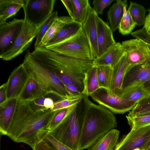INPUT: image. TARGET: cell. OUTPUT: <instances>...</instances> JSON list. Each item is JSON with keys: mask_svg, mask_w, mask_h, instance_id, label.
Segmentation results:
<instances>
[{"mask_svg": "<svg viewBox=\"0 0 150 150\" xmlns=\"http://www.w3.org/2000/svg\"><path fill=\"white\" fill-rule=\"evenodd\" d=\"M54 113L50 109L35 111L28 102L18 99L6 135L14 142L26 144L33 149L49 132L47 126Z\"/></svg>", "mask_w": 150, "mask_h": 150, "instance_id": "6da1fadb", "label": "cell"}, {"mask_svg": "<svg viewBox=\"0 0 150 150\" xmlns=\"http://www.w3.org/2000/svg\"><path fill=\"white\" fill-rule=\"evenodd\" d=\"M34 52L65 86L73 85L83 94L85 74L94 66L93 60L60 53L45 47H35Z\"/></svg>", "mask_w": 150, "mask_h": 150, "instance_id": "7a4b0ae2", "label": "cell"}, {"mask_svg": "<svg viewBox=\"0 0 150 150\" xmlns=\"http://www.w3.org/2000/svg\"><path fill=\"white\" fill-rule=\"evenodd\" d=\"M88 106L81 131L79 150L88 149L98 139L117 127L116 118L106 107L88 99Z\"/></svg>", "mask_w": 150, "mask_h": 150, "instance_id": "3957f363", "label": "cell"}, {"mask_svg": "<svg viewBox=\"0 0 150 150\" xmlns=\"http://www.w3.org/2000/svg\"><path fill=\"white\" fill-rule=\"evenodd\" d=\"M88 97L83 94L80 101L71 106L61 121L49 132L56 139L73 150H79L81 129L87 108Z\"/></svg>", "mask_w": 150, "mask_h": 150, "instance_id": "277c9868", "label": "cell"}, {"mask_svg": "<svg viewBox=\"0 0 150 150\" xmlns=\"http://www.w3.org/2000/svg\"><path fill=\"white\" fill-rule=\"evenodd\" d=\"M23 63L30 76L50 93L64 99L80 97L72 95L57 75L40 62L32 52L27 51Z\"/></svg>", "mask_w": 150, "mask_h": 150, "instance_id": "5b68a950", "label": "cell"}, {"mask_svg": "<svg viewBox=\"0 0 150 150\" xmlns=\"http://www.w3.org/2000/svg\"><path fill=\"white\" fill-rule=\"evenodd\" d=\"M45 47L60 53L93 60L89 42L82 27L73 37L62 42Z\"/></svg>", "mask_w": 150, "mask_h": 150, "instance_id": "8992f818", "label": "cell"}, {"mask_svg": "<svg viewBox=\"0 0 150 150\" xmlns=\"http://www.w3.org/2000/svg\"><path fill=\"white\" fill-rule=\"evenodd\" d=\"M56 0H24V19L40 27L53 12Z\"/></svg>", "mask_w": 150, "mask_h": 150, "instance_id": "52a82bcc", "label": "cell"}, {"mask_svg": "<svg viewBox=\"0 0 150 150\" xmlns=\"http://www.w3.org/2000/svg\"><path fill=\"white\" fill-rule=\"evenodd\" d=\"M89 96L99 104L115 114H123L132 110L138 103L115 95L104 88H99Z\"/></svg>", "mask_w": 150, "mask_h": 150, "instance_id": "ba28073f", "label": "cell"}, {"mask_svg": "<svg viewBox=\"0 0 150 150\" xmlns=\"http://www.w3.org/2000/svg\"><path fill=\"white\" fill-rule=\"evenodd\" d=\"M22 27L11 47L0 56L3 60H10L22 53L30 45L33 40L36 37L40 27L30 24L26 20Z\"/></svg>", "mask_w": 150, "mask_h": 150, "instance_id": "9c48e42d", "label": "cell"}, {"mask_svg": "<svg viewBox=\"0 0 150 150\" xmlns=\"http://www.w3.org/2000/svg\"><path fill=\"white\" fill-rule=\"evenodd\" d=\"M121 44L129 64L127 69L150 60L149 48L142 40L132 39L124 41Z\"/></svg>", "mask_w": 150, "mask_h": 150, "instance_id": "30bf717a", "label": "cell"}, {"mask_svg": "<svg viewBox=\"0 0 150 150\" xmlns=\"http://www.w3.org/2000/svg\"><path fill=\"white\" fill-rule=\"evenodd\" d=\"M30 77L28 72L23 63L13 70L5 83L7 100L19 98Z\"/></svg>", "mask_w": 150, "mask_h": 150, "instance_id": "8fae6325", "label": "cell"}, {"mask_svg": "<svg viewBox=\"0 0 150 150\" xmlns=\"http://www.w3.org/2000/svg\"><path fill=\"white\" fill-rule=\"evenodd\" d=\"M24 22V19L14 18L10 21L0 24V56L11 47Z\"/></svg>", "mask_w": 150, "mask_h": 150, "instance_id": "7c38bea8", "label": "cell"}, {"mask_svg": "<svg viewBox=\"0 0 150 150\" xmlns=\"http://www.w3.org/2000/svg\"><path fill=\"white\" fill-rule=\"evenodd\" d=\"M149 79L150 60L127 69L122 83V91L134 86L142 85Z\"/></svg>", "mask_w": 150, "mask_h": 150, "instance_id": "4fadbf2b", "label": "cell"}, {"mask_svg": "<svg viewBox=\"0 0 150 150\" xmlns=\"http://www.w3.org/2000/svg\"><path fill=\"white\" fill-rule=\"evenodd\" d=\"M150 138V125L130 131L117 144L114 150H133L140 148Z\"/></svg>", "mask_w": 150, "mask_h": 150, "instance_id": "5bb4252c", "label": "cell"}, {"mask_svg": "<svg viewBox=\"0 0 150 150\" xmlns=\"http://www.w3.org/2000/svg\"><path fill=\"white\" fill-rule=\"evenodd\" d=\"M96 24L98 58L116 42L114 39L113 31L111 27L98 15L96 16Z\"/></svg>", "mask_w": 150, "mask_h": 150, "instance_id": "9a60e30c", "label": "cell"}, {"mask_svg": "<svg viewBox=\"0 0 150 150\" xmlns=\"http://www.w3.org/2000/svg\"><path fill=\"white\" fill-rule=\"evenodd\" d=\"M97 15L91 8L86 19L82 24V28L89 42L93 60L98 57L96 24Z\"/></svg>", "mask_w": 150, "mask_h": 150, "instance_id": "2e32d148", "label": "cell"}, {"mask_svg": "<svg viewBox=\"0 0 150 150\" xmlns=\"http://www.w3.org/2000/svg\"><path fill=\"white\" fill-rule=\"evenodd\" d=\"M128 67L124 53L119 61L112 68V79L109 91L112 93L119 96L122 94L123 81Z\"/></svg>", "mask_w": 150, "mask_h": 150, "instance_id": "e0dca14e", "label": "cell"}, {"mask_svg": "<svg viewBox=\"0 0 150 150\" xmlns=\"http://www.w3.org/2000/svg\"><path fill=\"white\" fill-rule=\"evenodd\" d=\"M124 54L121 44L116 42L101 56L93 60L94 65L109 66L113 68Z\"/></svg>", "mask_w": 150, "mask_h": 150, "instance_id": "ac0fdd59", "label": "cell"}, {"mask_svg": "<svg viewBox=\"0 0 150 150\" xmlns=\"http://www.w3.org/2000/svg\"><path fill=\"white\" fill-rule=\"evenodd\" d=\"M18 100L14 98L0 105V132L1 134L7 135Z\"/></svg>", "mask_w": 150, "mask_h": 150, "instance_id": "d6986e66", "label": "cell"}, {"mask_svg": "<svg viewBox=\"0 0 150 150\" xmlns=\"http://www.w3.org/2000/svg\"><path fill=\"white\" fill-rule=\"evenodd\" d=\"M51 94L46 91L33 78L30 76L23 92L18 98L30 102Z\"/></svg>", "mask_w": 150, "mask_h": 150, "instance_id": "ffe728a7", "label": "cell"}, {"mask_svg": "<svg viewBox=\"0 0 150 150\" xmlns=\"http://www.w3.org/2000/svg\"><path fill=\"white\" fill-rule=\"evenodd\" d=\"M120 132L112 129L102 137L88 148V150H113L117 144Z\"/></svg>", "mask_w": 150, "mask_h": 150, "instance_id": "44dd1931", "label": "cell"}, {"mask_svg": "<svg viewBox=\"0 0 150 150\" xmlns=\"http://www.w3.org/2000/svg\"><path fill=\"white\" fill-rule=\"evenodd\" d=\"M24 0H0V24L6 22L23 7Z\"/></svg>", "mask_w": 150, "mask_h": 150, "instance_id": "7402d4cb", "label": "cell"}, {"mask_svg": "<svg viewBox=\"0 0 150 150\" xmlns=\"http://www.w3.org/2000/svg\"><path fill=\"white\" fill-rule=\"evenodd\" d=\"M82 27V24L73 21L67 23L46 46L59 43L73 37L80 31Z\"/></svg>", "mask_w": 150, "mask_h": 150, "instance_id": "603a6c76", "label": "cell"}, {"mask_svg": "<svg viewBox=\"0 0 150 150\" xmlns=\"http://www.w3.org/2000/svg\"><path fill=\"white\" fill-rule=\"evenodd\" d=\"M127 6L126 0H117L108 11V19L113 31L118 28L124 15V7Z\"/></svg>", "mask_w": 150, "mask_h": 150, "instance_id": "cb8c5ba5", "label": "cell"}, {"mask_svg": "<svg viewBox=\"0 0 150 150\" xmlns=\"http://www.w3.org/2000/svg\"><path fill=\"white\" fill-rule=\"evenodd\" d=\"M73 21L70 17L60 16L55 20L42 39L38 47L45 46L67 23Z\"/></svg>", "mask_w": 150, "mask_h": 150, "instance_id": "d4e9b609", "label": "cell"}, {"mask_svg": "<svg viewBox=\"0 0 150 150\" xmlns=\"http://www.w3.org/2000/svg\"><path fill=\"white\" fill-rule=\"evenodd\" d=\"M84 86L83 94L88 96L100 88L96 66L94 65L86 73Z\"/></svg>", "mask_w": 150, "mask_h": 150, "instance_id": "484cf974", "label": "cell"}, {"mask_svg": "<svg viewBox=\"0 0 150 150\" xmlns=\"http://www.w3.org/2000/svg\"><path fill=\"white\" fill-rule=\"evenodd\" d=\"M74 7L73 21L82 24L91 8L88 0H72Z\"/></svg>", "mask_w": 150, "mask_h": 150, "instance_id": "4316f807", "label": "cell"}, {"mask_svg": "<svg viewBox=\"0 0 150 150\" xmlns=\"http://www.w3.org/2000/svg\"><path fill=\"white\" fill-rule=\"evenodd\" d=\"M96 66L100 88H104L109 91L112 79V68L106 65Z\"/></svg>", "mask_w": 150, "mask_h": 150, "instance_id": "83f0119b", "label": "cell"}, {"mask_svg": "<svg viewBox=\"0 0 150 150\" xmlns=\"http://www.w3.org/2000/svg\"><path fill=\"white\" fill-rule=\"evenodd\" d=\"M150 96L142 85L134 86L123 91L120 97L131 101L138 103L140 100Z\"/></svg>", "mask_w": 150, "mask_h": 150, "instance_id": "f1b7e54d", "label": "cell"}, {"mask_svg": "<svg viewBox=\"0 0 150 150\" xmlns=\"http://www.w3.org/2000/svg\"><path fill=\"white\" fill-rule=\"evenodd\" d=\"M127 11L136 25L141 26L144 25L146 10L143 6L130 2Z\"/></svg>", "mask_w": 150, "mask_h": 150, "instance_id": "f546056e", "label": "cell"}, {"mask_svg": "<svg viewBox=\"0 0 150 150\" xmlns=\"http://www.w3.org/2000/svg\"><path fill=\"white\" fill-rule=\"evenodd\" d=\"M127 7V6L124 7V15L118 28L119 33L122 35L131 34L136 25Z\"/></svg>", "mask_w": 150, "mask_h": 150, "instance_id": "4dcf8cb0", "label": "cell"}, {"mask_svg": "<svg viewBox=\"0 0 150 150\" xmlns=\"http://www.w3.org/2000/svg\"><path fill=\"white\" fill-rule=\"evenodd\" d=\"M126 117L131 131L138 130L150 125V116H135L129 113Z\"/></svg>", "mask_w": 150, "mask_h": 150, "instance_id": "1f68e13d", "label": "cell"}, {"mask_svg": "<svg viewBox=\"0 0 150 150\" xmlns=\"http://www.w3.org/2000/svg\"><path fill=\"white\" fill-rule=\"evenodd\" d=\"M58 17L57 11L53 12L40 26L39 31L36 37V40L34 44L35 47L39 46L43 37L53 22Z\"/></svg>", "mask_w": 150, "mask_h": 150, "instance_id": "d6a6232c", "label": "cell"}, {"mask_svg": "<svg viewBox=\"0 0 150 150\" xmlns=\"http://www.w3.org/2000/svg\"><path fill=\"white\" fill-rule=\"evenodd\" d=\"M71 107L54 111V115L47 126L49 132L54 128L61 121Z\"/></svg>", "mask_w": 150, "mask_h": 150, "instance_id": "836d02e7", "label": "cell"}, {"mask_svg": "<svg viewBox=\"0 0 150 150\" xmlns=\"http://www.w3.org/2000/svg\"><path fill=\"white\" fill-rule=\"evenodd\" d=\"M83 97L82 96L71 99H65L54 103L53 108L51 109L53 111L62 109L68 108L79 102Z\"/></svg>", "mask_w": 150, "mask_h": 150, "instance_id": "e575fe53", "label": "cell"}, {"mask_svg": "<svg viewBox=\"0 0 150 150\" xmlns=\"http://www.w3.org/2000/svg\"><path fill=\"white\" fill-rule=\"evenodd\" d=\"M43 139L48 143L56 150H73L56 139L49 132L47 134Z\"/></svg>", "mask_w": 150, "mask_h": 150, "instance_id": "d590c367", "label": "cell"}, {"mask_svg": "<svg viewBox=\"0 0 150 150\" xmlns=\"http://www.w3.org/2000/svg\"><path fill=\"white\" fill-rule=\"evenodd\" d=\"M114 1V0H94L92 1L93 8L98 15H102L104 9Z\"/></svg>", "mask_w": 150, "mask_h": 150, "instance_id": "8d00e7d4", "label": "cell"}, {"mask_svg": "<svg viewBox=\"0 0 150 150\" xmlns=\"http://www.w3.org/2000/svg\"><path fill=\"white\" fill-rule=\"evenodd\" d=\"M150 110V96L139 101L133 109L129 111L135 113Z\"/></svg>", "mask_w": 150, "mask_h": 150, "instance_id": "74e56055", "label": "cell"}, {"mask_svg": "<svg viewBox=\"0 0 150 150\" xmlns=\"http://www.w3.org/2000/svg\"><path fill=\"white\" fill-rule=\"evenodd\" d=\"M136 38L139 39L147 45H150V34L143 27L142 29L132 32L130 34Z\"/></svg>", "mask_w": 150, "mask_h": 150, "instance_id": "f35d334b", "label": "cell"}, {"mask_svg": "<svg viewBox=\"0 0 150 150\" xmlns=\"http://www.w3.org/2000/svg\"><path fill=\"white\" fill-rule=\"evenodd\" d=\"M47 95L31 101L28 102L31 108L33 110L36 111L47 109L44 106V101Z\"/></svg>", "mask_w": 150, "mask_h": 150, "instance_id": "ab89813d", "label": "cell"}, {"mask_svg": "<svg viewBox=\"0 0 150 150\" xmlns=\"http://www.w3.org/2000/svg\"><path fill=\"white\" fill-rule=\"evenodd\" d=\"M33 150H56L43 139L40 141L35 146Z\"/></svg>", "mask_w": 150, "mask_h": 150, "instance_id": "60d3db41", "label": "cell"}, {"mask_svg": "<svg viewBox=\"0 0 150 150\" xmlns=\"http://www.w3.org/2000/svg\"><path fill=\"white\" fill-rule=\"evenodd\" d=\"M66 8L70 17L73 20L74 16V7L72 0H61Z\"/></svg>", "mask_w": 150, "mask_h": 150, "instance_id": "b9f144b4", "label": "cell"}, {"mask_svg": "<svg viewBox=\"0 0 150 150\" xmlns=\"http://www.w3.org/2000/svg\"><path fill=\"white\" fill-rule=\"evenodd\" d=\"M7 101L6 83L0 87V105L4 104Z\"/></svg>", "mask_w": 150, "mask_h": 150, "instance_id": "7bdbcfd3", "label": "cell"}, {"mask_svg": "<svg viewBox=\"0 0 150 150\" xmlns=\"http://www.w3.org/2000/svg\"><path fill=\"white\" fill-rule=\"evenodd\" d=\"M143 28L146 31L150 34V12L146 16Z\"/></svg>", "mask_w": 150, "mask_h": 150, "instance_id": "ee69618b", "label": "cell"}, {"mask_svg": "<svg viewBox=\"0 0 150 150\" xmlns=\"http://www.w3.org/2000/svg\"><path fill=\"white\" fill-rule=\"evenodd\" d=\"M129 113L132 115L135 116H150V110L135 113H132L129 112Z\"/></svg>", "mask_w": 150, "mask_h": 150, "instance_id": "f6af8a7d", "label": "cell"}, {"mask_svg": "<svg viewBox=\"0 0 150 150\" xmlns=\"http://www.w3.org/2000/svg\"><path fill=\"white\" fill-rule=\"evenodd\" d=\"M142 85L145 90L150 95V79L145 81Z\"/></svg>", "mask_w": 150, "mask_h": 150, "instance_id": "bcb514c9", "label": "cell"}, {"mask_svg": "<svg viewBox=\"0 0 150 150\" xmlns=\"http://www.w3.org/2000/svg\"><path fill=\"white\" fill-rule=\"evenodd\" d=\"M150 147V138L140 148L141 150L145 149L146 150Z\"/></svg>", "mask_w": 150, "mask_h": 150, "instance_id": "7dc6e473", "label": "cell"}, {"mask_svg": "<svg viewBox=\"0 0 150 150\" xmlns=\"http://www.w3.org/2000/svg\"><path fill=\"white\" fill-rule=\"evenodd\" d=\"M133 150H141L140 149V148H135V149H133Z\"/></svg>", "mask_w": 150, "mask_h": 150, "instance_id": "c3c4849f", "label": "cell"}, {"mask_svg": "<svg viewBox=\"0 0 150 150\" xmlns=\"http://www.w3.org/2000/svg\"><path fill=\"white\" fill-rule=\"evenodd\" d=\"M147 45V46H148V47H149V50H150V45Z\"/></svg>", "mask_w": 150, "mask_h": 150, "instance_id": "681fc988", "label": "cell"}, {"mask_svg": "<svg viewBox=\"0 0 150 150\" xmlns=\"http://www.w3.org/2000/svg\"><path fill=\"white\" fill-rule=\"evenodd\" d=\"M148 11L149 13L150 12V7L148 8Z\"/></svg>", "mask_w": 150, "mask_h": 150, "instance_id": "f907efd6", "label": "cell"}, {"mask_svg": "<svg viewBox=\"0 0 150 150\" xmlns=\"http://www.w3.org/2000/svg\"><path fill=\"white\" fill-rule=\"evenodd\" d=\"M146 150H150V147H149Z\"/></svg>", "mask_w": 150, "mask_h": 150, "instance_id": "816d5d0a", "label": "cell"}, {"mask_svg": "<svg viewBox=\"0 0 150 150\" xmlns=\"http://www.w3.org/2000/svg\"><path fill=\"white\" fill-rule=\"evenodd\" d=\"M145 150V149H143V150Z\"/></svg>", "mask_w": 150, "mask_h": 150, "instance_id": "f5cc1de1", "label": "cell"}]
</instances>
